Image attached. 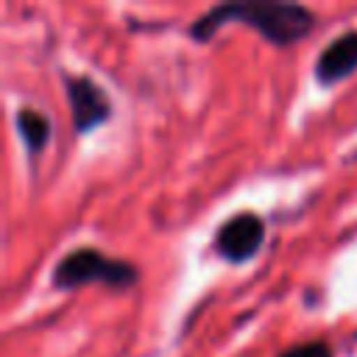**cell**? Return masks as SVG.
<instances>
[{"label":"cell","instance_id":"6da1fadb","mask_svg":"<svg viewBox=\"0 0 357 357\" xmlns=\"http://www.w3.org/2000/svg\"><path fill=\"white\" fill-rule=\"evenodd\" d=\"M229 20H240L254 25L262 36H268L276 45H290L296 39H301L304 33H310L312 28V14L304 6H293V3H237V6H220L212 8L206 17H201L192 25V36L195 39H209L212 31Z\"/></svg>","mask_w":357,"mask_h":357},{"label":"cell","instance_id":"52a82bcc","mask_svg":"<svg viewBox=\"0 0 357 357\" xmlns=\"http://www.w3.org/2000/svg\"><path fill=\"white\" fill-rule=\"evenodd\" d=\"M282 357H332V351L324 343H304V346H296V349L284 351Z\"/></svg>","mask_w":357,"mask_h":357},{"label":"cell","instance_id":"277c9868","mask_svg":"<svg viewBox=\"0 0 357 357\" xmlns=\"http://www.w3.org/2000/svg\"><path fill=\"white\" fill-rule=\"evenodd\" d=\"M67 95H70L73 120H75L78 131H89V128L100 126L109 117V100L100 92V86L92 84L89 78H70L67 81Z\"/></svg>","mask_w":357,"mask_h":357},{"label":"cell","instance_id":"5b68a950","mask_svg":"<svg viewBox=\"0 0 357 357\" xmlns=\"http://www.w3.org/2000/svg\"><path fill=\"white\" fill-rule=\"evenodd\" d=\"M357 70V31L343 33L340 39H335L318 59V81L324 84H335L346 75H351Z\"/></svg>","mask_w":357,"mask_h":357},{"label":"cell","instance_id":"8992f818","mask_svg":"<svg viewBox=\"0 0 357 357\" xmlns=\"http://www.w3.org/2000/svg\"><path fill=\"white\" fill-rule=\"evenodd\" d=\"M17 126H20V134L28 145V151H39L45 142H47V131H50V123L36 114L33 109H22L17 114Z\"/></svg>","mask_w":357,"mask_h":357},{"label":"cell","instance_id":"7a4b0ae2","mask_svg":"<svg viewBox=\"0 0 357 357\" xmlns=\"http://www.w3.org/2000/svg\"><path fill=\"white\" fill-rule=\"evenodd\" d=\"M134 279H137V271L131 265L112 262L92 248L73 251L70 257H64L56 265V273H53V284L61 290H73V287H81L86 282H106L112 287H126Z\"/></svg>","mask_w":357,"mask_h":357},{"label":"cell","instance_id":"3957f363","mask_svg":"<svg viewBox=\"0 0 357 357\" xmlns=\"http://www.w3.org/2000/svg\"><path fill=\"white\" fill-rule=\"evenodd\" d=\"M262 237H265L262 220H259L257 215L245 212V215H234L231 220L223 223V229L218 231L215 245H218V251H220L226 259L243 262V259H248V257L257 254Z\"/></svg>","mask_w":357,"mask_h":357}]
</instances>
